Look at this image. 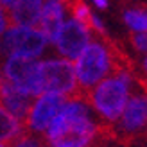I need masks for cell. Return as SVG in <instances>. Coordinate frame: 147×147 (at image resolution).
Here are the masks:
<instances>
[{"label": "cell", "instance_id": "obj_7", "mask_svg": "<svg viewBox=\"0 0 147 147\" xmlns=\"http://www.w3.org/2000/svg\"><path fill=\"white\" fill-rule=\"evenodd\" d=\"M90 38H93V34L81 24V22L68 18L65 20V24L61 27L59 34L54 41V45L57 49L65 59L68 61H77V57L84 52V49L90 45Z\"/></svg>", "mask_w": 147, "mask_h": 147}, {"label": "cell", "instance_id": "obj_8", "mask_svg": "<svg viewBox=\"0 0 147 147\" xmlns=\"http://www.w3.org/2000/svg\"><path fill=\"white\" fill-rule=\"evenodd\" d=\"M43 0H16L11 9H2V31H9L13 27H36L43 11Z\"/></svg>", "mask_w": 147, "mask_h": 147}, {"label": "cell", "instance_id": "obj_13", "mask_svg": "<svg viewBox=\"0 0 147 147\" xmlns=\"http://www.w3.org/2000/svg\"><path fill=\"white\" fill-rule=\"evenodd\" d=\"M129 40L138 52H147V32H133Z\"/></svg>", "mask_w": 147, "mask_h": 147}, {"label": "cell", "instance_id": "obj_15", "mask_svg": "<svg viewBox=\"0 0 147 147\" xmlns=\"http://www.w3.org/2000/svg\"><path fill=\"white\" fill-rule=\"evenodd\" d=\"M142 72H144V76H145V79H147V56H145V59H144V63H142Z\"/></svg>", "mask_w": 147, "mask_h": 147}, {"label": "cell", "instance_id": "obj_14", "mask_svg": "<svg viewBox=\"0 0 147 147\" xmlns=\"http://www.w3.org/2000/svg\"><path fill=\"white\" fill-rule=\"evenodd\" d=\"M95 4H97V7H106L108 5V0H93Z\"/></svg>", "mask_w": 147, "mask_h": 147}, {"label": "cell", "instance_id": "obj_5", "mask_svg": "<svg viewBox=\"0 0 147 147\" xmlns=\"http://www.w3.org/2000/svg\"><path fill=\"white\" fill-rule=\"evenodd\" d=\"M47 36L38 29H25V27H13L4 32V52L9 56H25L34 57L43 52L47 47Z\"/></svg>", "mask_w": 147, "mask_h": 147}, {"label": "cell", "instance_id": "obj_1", "mask_svg": "<svg viewBox=\"0 0 147 147\" xmlns=\"http://www.w3.org/2000/svg\"><path fill=\"white\" fill-rule=\"evenodd\" d=\"M136 70L115 74L88 93L86 102L99 115V119L113 126L119 122L131 97V84L136 83Z\"/></svg>", "mask_w": 147, "mask_h": 147}, {"label": "cell", "instance_id": "obj_3", "mask_svg": "<svg viewBox=\"0 0 147 147\" xmlns=\"http://www.w3.org/2000/svg\"><path fill=\"white\" fill-rule=\"evenodd\" d=\"M2 79L14 86L18 92L27 93L31 97L43 95L41 81V61L25 56H9L4 63Z\"/></svg>", "mask_w": 147, "mask_h": 147}, {"label": "cell", "instance_id": "obj_2", "mask_svg": "<svg viewBox=\"0 0 147 147\" xmlns=\"http://www.w3.org/2000/svg\"><path fill=\"white\" fill-rule=\"evenodd\" d=\"M117 144L133 147L138 142H147V92L140 86L131 92L127 106L115 124Z\"/></svg>", "mask_w": 147, "mask_h": 147}, {"label": "cell", "instance_id": "obj_10", "mask_svg": "<svg viewBox=\"0 0 147 147\" xmlns=\"http://www.w3.org/2000/svg\"><path fill=\"white\" fill-rule=\"evenodd\" d=\"M38 97H31L27 93L18 92L14 86H11L7 81L2 79V109H5L7 113H11L14 119H18L25 126L29 111L34 104V100Z\"/></svg>", "mask_w": 147, "mask_h": 147}, {"label": "cell", "instance_id": "obj_4", "mask_svg": "<svg viewBox=\"0 0 147 147\" xmlns=\"http://www.w3.org/2000/svg\"><path fill=\"white\" fill-rule=\"evenodd\" d=\"M43 93H57L70 99H81L76 63L68 59H47L41 61Z\"/></svg>", "mask_w": 147, "mask_h": 147}, {"label": "cell", "instance_id": "obj_12", "mask_svg": "<svg viewBox=\"0 0 147 147\" xmlns=\"http://www.w3.org/2000/svg\"><path fill=\"white\" fill-rule=\"evenodd\" d=\"M9 147H49V145L43 136L34 135L31 131H24Z\"/></svg>", "mask_w": 147, "mask_h": 147}, {"label": "cell", "instance_id": "obj_11", "mask_svg": "<svg viewBox=\"0 0 147 147\" xmlns=\"http://www.w3.org/2000/svg\"><path fill=\"white\" fill-rule=\"evenodd\" d=\"M124 22L133 32H147V5H135L124 13Z\"/></svg>", "mask_w": 147, "mask_h": 147}, {"label": "cell", "instance_id": "obj_9", "mask_svg": "<svg viewBox=\"0 0 147 147\" xmlns=\"http://www.w3.org/2000/svg\"><path fill=\"white\" fill-rule=\"evenodd\" d=\"M65 13H67V9H65L61 0H45L43 11L34 29L43 32L50 43H54L65 24Z\"/></svg>", "mask_w": 147, "mask_h": 147}, {"label": "cell", "instance_id": "obj_6", "mask_svg": "<svg viewBox=\"0 0 147 147\" xmlns=\"http://www.w3.org/2000/svg\"><path fill=\"white\" fill-rule=\"evenodd\" d=\"M67 97L57 93H43L34 100V104L29 111L25 127L34 135L43 136L49 131L50 124L54 122V119L61 113L63 106L67 104Z\"/></svg>", "mask_w": 147, "mask_h": 147}]
</instances>
